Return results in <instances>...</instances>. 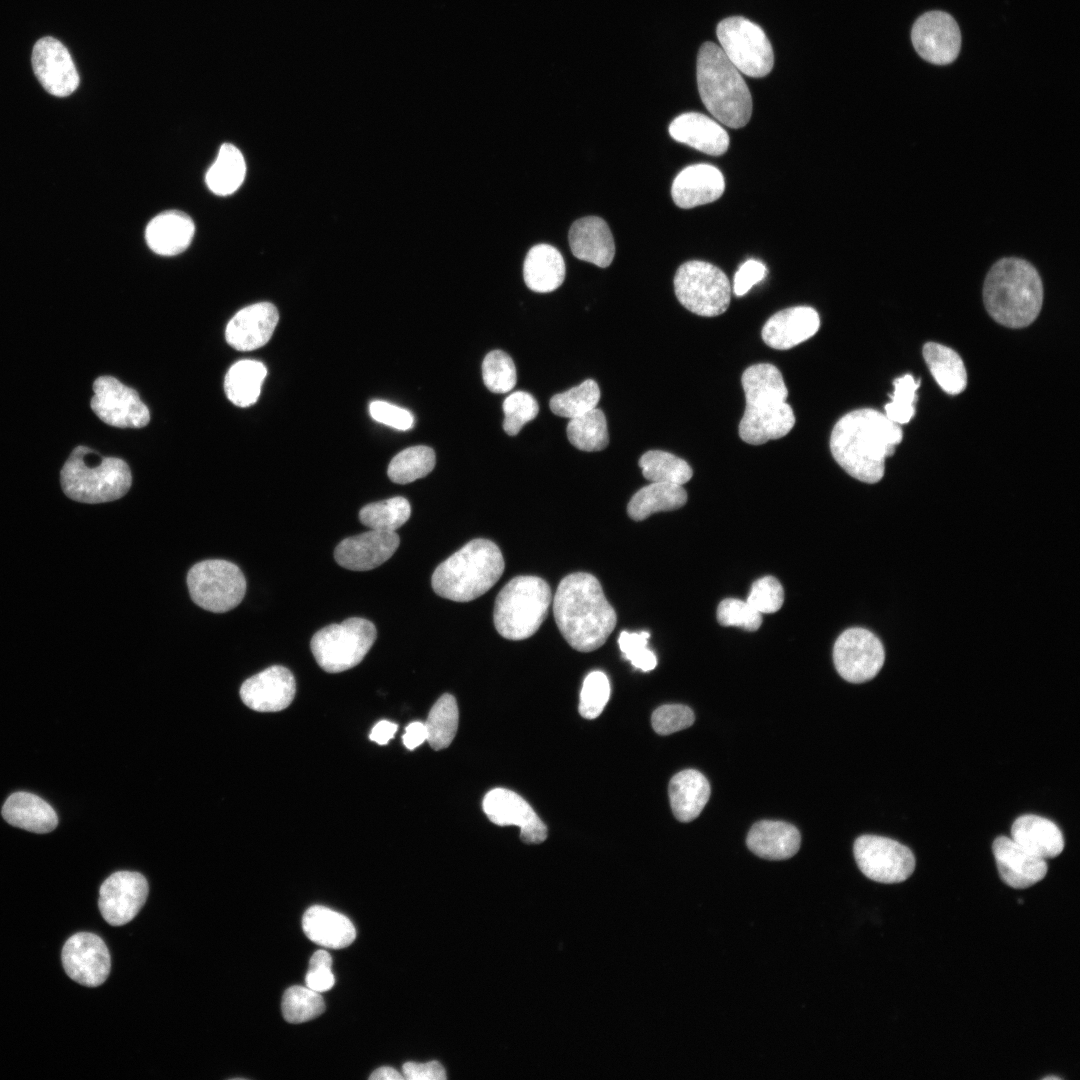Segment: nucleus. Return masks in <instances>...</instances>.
Instances as JSON below:
<instances>
[{
	"instance_id": "dca6fc26",
	"label": "nucleus",
	"mask_w": 1080,
	"mask_h": 1080,
	"mask_svg": "<svg viewBox=\"0 0 1080 1080\" xmlns=\"http://www.w3.org/2000/svg\"><path fill=\"white\" fill-rule=\"evenodd\" d=\"M911 39L920 57L932 64H950L960 52L959 26L951 15L943 11H929L921 15L912 27Z\"/></svg>"
},
{
	"instance_id": "0eeeda50",
	"label": "nucleus",
	"mask_w": 1080,
	"mask_h": 1080,
	"mask_svg": "<svg viewBox=\"0 0 1080 1080\" xmlns=\"http://www.w3.org/2000/svg\"><path fill=\"white\" fill-rule=\"evenodd\" d=\"M60 482L70 499L96 504L123 497L131 487L132 475L124 460L77 446L61 469Z\"/></svg>"
},
{
	"instance_id": "c9c22d12",
	"label": "nucleus",
	"mask_w": 1080,
	"mask_h": 1080,
	"mask_svg": "<svg viewBox=\"0 0 1080 1080\" xmlns=\"http://www.w3.org/2000/svg\"><path fill=\"white\" fill-rule=\"evenodd\" d=\"M923 358L938 385L949 395L963 392L967 372L960 355L953 349L935 342L924 344Z\"/></svg>"
},
{
	"instance_id": "f257e3e1",
	"label": "nucleus",
	"mask_w": 1080,
	"mask_h": 1080,
	"mask_svg": "<svg viewBox=\"0 0 1080 1080\" xmlns=\"http://www.w3.org/2000/svg\"><path fill=\"white\" fill-rule=\"evenodd\" d=\"M899 424L872 408L853 410L841 417L830 436V451L838 465L853 478L873 484L885 471V459L902 441Z\"/></svg>"
},
{
	"instance_id": "2f4dec72",
	"label": "nucleus",
	"mask_w": 1080,
	"mask_h": 1080,
	"mask_svg": "<svg viewBox=\"0 0 1080 1080\" xmlns=\"http://www.w3.org/2000/svg\"><path fill=\"white\" fill-rule=\"evenodd\" d=\"M302 927L311 941L332 949L347 947L356 937V930L346 916L320 905L306 910Z\"/></svg>"
},
{
	"instance_id": "b1692460",
	"label": "nucleus",
	"mask_w": 1080,
	"mask_h": 1080,
	"mask_svg": "<svg viewBox=\"0 0 1080 1080\" xmlns=\"http://www.w3.org/2000/svg\"><path fill=\"white\" fill-rule=\"evenodd\" d=\"M278 320V310L272 303L260 302L247 306L228 322L226 341L238 351L260 348L270 340Z\"/></svg>"
},
{
	"instance_id": "58836bf2",
	"label": "nucleus",
	"mask_w": 1080,
	"mask_h": 1080,
	"mask_svg": "<svg viewBox=\"0 0 1080 1080\" xmlns=\"http://www.w3.org/2000/svg\"><path fill=\"white\" fill-rule=\"evenodd\" d=\"M245 174L246 164L242 153L234 145L225 143L208 169L205 181L214 194L227 196L241 186Z\"/></svg>"
},
{
	"instance_id": "603ef678",
	"label": "nucleus",
	"mask_w": 1080,
	"mask_h": 1080,
	"mask_svg": "<svg viewBox=\"0 0 1080 1080\" xmlns=\"http://www.w3.org/2000/svg\"><path fill=\"white\" fill-rule=\"evenodd\" d=\"M717 620L722 626H736L747 631H756L761 626L762 614L747 601L726 598L718 605Z\"/></svg>"
},
{
	"instance_id": "4be33fe9",
	"label": "nucleus",
	"mask_w": 1080,
	"mask_h": 1080,
	"mask_svg": "<svg viewBox=\"0 0 1080 1080\" xmlns=\"http://www.w3.org/2000/svg\"><path fill=\"white\" fill-rule=\"evenodd\" d=\"M400 543L395 531L371 529L345 538L335 548L334 558L343 568L352 571L372 570L386 562Z\"/></svg>"
},
{
	"instance_id": "f8f14e48",
	"label": "nucleus",
	"mask_w": 1080,
	"mask_h": 1080,
	"mask_svg": "<svg viewBox=\"0 0 1080 1080\" xmlns=\"http://www.w3.org/2000/svg\"><path fill=\"white\" fill-rule=\"evenodd\" d=\"M716 34L721 50L739 72L754 78L770 73L774 53L760 26L744 17H728L718 24Z\"/></svg>"
},
{
	"instance_id": "1a4fd4ad",
	"label": "nucleus",
	"mask_w": 1080,
	"mask_h": 1080,
	"mask_svg": "<svg viewBox=\"0 0 1080 1080\" xmlns=\"http://www.w3.org/2000/svg\"><path fill=\"white\" fill-rule=\"evenodd\" d=\"M376 636L371 621L352 617L317 631L310 642L311 652L324 671L339 673L359 664Z\"/></svg>"
},
{
	"instance_id": "4c0bfd02",
	"label": "nucleus",
	"mask_w": 1080,
	"mask_h": 1080,
	"mask_svg": "<svg viewBox=\"0 0 1080 1080\" xmlns=\"http://www.w3.org/2000/svg\"><path fill=\"white\" fill-rule=\"evenodd\" d=\"M266 374L265 365L259 361L236 362L230 367L224 379V389L228 399L239 407L253 405L260 395Z\"/></svg>"
},
{
	"instance_id": "79ce46f5",
	"label": "nucleus",
	"mask_w": 1080,
	"mask_h": 1080,
	"mask_svg": "<svg viewBox=\"0 0 1080 1080\" xmlns=\"http://www.w3.org/2000/svg\"><path fill=\"white\" fill-rule=\"evenodd\" d=\"M639 466L644 478L651 482L683 485L693 475L692 468L685 460L662 450H649L644 453L639 460Z\"/></svg>"
},
{
	"instance_id": "393cba45",
	"label": "nucleus",
	"mask_w": 1080,
	"mask_h": 1080,
	"mask_svg": "<svg viewBox=\"0 0 1080 1080\" xmlns=\"http://www.w3.org/2000/svg\"><path fill=\"white\" fill-rule=\"evenodd\" d=\"M819 326L820 318L815 309L795 306L772 315L764 324L761 334L769 347L787 350L811 338Z\"/></svg>"
},
{
	"instance_id": "de8ad7c7",
	"label": "nucleus",
	"mask_w": 1080,
	"mask_h": 1080,
	"mask_svg": "<svg viewBox=\"0 0 1080 1080\" xmlns=\"http://www.w3.org/2000/svg\"><path fill=\"white\" fill-rule=\"evenodd\" d=\"M482 377L485 386L493 393L511 391L517 381L512 358L501 350L489 352L482 363Z\"/></svg>"
},
{
	"instance_id": "09e8293b",
	"label": "nucleus",
	"mask_w": 1080,
	"mask_h": 1080,
	"mask_svg": "<svg viewBox=\"0 0 1080 1080\" xmlns=\"http://www.w3.org/2000/svg\"><path fill=\"white\" fill-rule=\"evenodd\" d=\"M894 391L890 394L891 402L884 406L885 415L899 425L908 423L915 415V402L920 380L905 374L893 381Z\"/></svg>"
},
{
	"instance_id": "4468645a",
	"label": "nucleus",
	"mask_w": 1080,
	"mask_h": 1080,
	"mask_svg": "<svg viewBox=\"0 0 1080 1080\" xmlns=\"http://www.w3.org/2000/svg\"><path fill=\"white\" fill-rule=\"evenodd\" d=\"M885 652L880 639L867 629L854 627L837 638L833 661L838 674L851 683L874 678L882 668Z\"/></svg>"
},
{
	"instance_id": "f3484780",
	"label": "nucleus",
	"mask_w": 1080,
	"mask_h": 1080,
	"mask_svg": "<svg viewBox=\"0 0 1080 1080\" xmlns=\"http://www.w3.org/2000/svg\"><path fill=\"white\" fill-rule=\"evenodd\" d=\"M62 964L75 982L96 987L107 979L111 957L104 941L96 934L79 932L67 939L62 948Z\"/></svg>"
},
{
	"instance_id": "13d9d810",
	"label": "nucleus",
	"mask_w": 1080,
	"mask_h": 1080,
	"mask_svg": "<svg viewBox=\"0 0 1080 1080\" xmlns=\"http://www.w3.org/2000/svg\"><path fill=\"white\" fill-rule=\"evenodd\" d=\"M372 418L397 430H408L414 424L412 413L385 401L375 400L369 405Z\"/></svg>"
},
{
	"instance_id": "423d86ee",
	"label": "nucleus",
	"mask_w": 1080,
	"mask_h": 1080,
	"mask_svg": "<svg viewBox=\"0 0 1080 1080\" xmlns=\"http://www.w3.org/2000/svg\"><path fill=\"white\" fill-rule=\"evenodd\" d=\"M697 85L703 104L718 121L730 128L749 122L753 106L747 84L713 42H705L699 49Z\"/></svg>"
},
{
	"instance_id": "c03bdc74",
	"label": "nucleus",
	"mask_w": 1080,
	"mask_h": 1080,
	"mask_svg": "<svg viewBox=\"0 0 1080 1080\" xmlns=\"http://www.w3.org/2000/svg\"><path fill=\"white\" fill-rule=\"evenodd\" d=\"M411 514L409 501L401 496L370 503L359 512L360 522L375 530L396 531Z\"/></svg>"
},
{
	"instance_id": "e2e57ef3",
	"label": "nucleus",
	"mask_w": 1080,
	"mask_h": 1080,
	"mask_svg": "<svg viewBox=\"0 0 1080 1080\" xmlns=\"http://www.w3.org/2000/svg\"><path fill=\"white\" fill-rule=\"evenodd\" d=\"M398 726L390 721L381 720L372 729L369 738L379 745H385L392 739Z\"/></svg>"
},
{
	"instance_id": "2eb2a0df",
	"label": "nucleus",
	"mask_w": 1080,
	"mask_h": 1080,
	"mask_svg": "<svg viewBox=\"0 0 1080 1080\" xmlns=\"http://www.w3.org/2000/svg\"><path fill=\"white\" fill-rule=\"evenodd\" d=\"M90 406L106 424L119 428H142L150 412L138 393L112 376H100L93 383Z\"/></svg>"
},
{
	"instance_id": "4d7b16f0",
	"label": "nucleus",
	"mask_w": 1080,
	"mask_h": 1080,
	"mask_svg": "<svg viewBox=\"0 0 1080 1080\" xmlns=\"http://www.w3.org/2000/svg\"><path fill=\"white\" fill-rule=\"evenodd\" d=\"M331 966L332 958L330 954L324 950L316 951L309 962L305 976L306 986L317 992L331 989L335 982Z\"/></svg>"
},
{
	"instance_id": "e433bc0d",
	"label": "nucleus",
	"mask_w": 1080,
	"mask_h": 1080,
	"mask_svg": "<svg viewBox=\"0 0 1080 1080\" xmlns=\"http://www.w3.org/2000/svg\"><path fill=\"white\" fill-rule=\"evenodd\" d=\"M687 501V493L682 485L651 482L638 490L627 505L629 517L642 521L659 511L676 510Z\"/></svg>"
},
{
	"instance_id": "72a5a7b5",
	"label": "nucleus",
	"mask_w": 1080,
	"mask_h": 1080,
	"mask_svg": "<svg viewBox=\"0 0 1080 1080\" xmlns=\"http://www.w3.org/2000/svg\"><path fill=\"white\" fill-rule=\"evenodd\" d=\"M2 816L12 826L34 833L50 832L58 824L54 809L42 798L28 792L11 794L3 805Z\"/></svg>"
},
{
	"instance_id": "412c9836",
	"label": "nucleus",
	"mask_w": 1080,
	"mask_h": 1080,
	"mask_svg": "<svg viewBox=\"0 0 1080 1080\" xmlns=\"http://www.w3.org/2000/svg\"><path fill=\"white\" fill-rule=\"evenodd\" d=\"M296 682L284 666L274 665L243 682L240 697L243 703L258 712H276L287 708L294 699Z\"/></svg>"
},
{
	"instance_id": "864d4df0",
	"label": "nucleus",
	"mask_w": 1080,
	"mask_h": 1080,
	"mask_svg": "<svg viewBox=\"0 0 1080 1080\" xmlns=\"http://www.w3.org/2000/svg\"><path fill=\"white\" fill-rule=\"evenodd\" d=\"M650 633L647 631L628 632L622 631L618 638V644L625 659L644 672L653 670L657 666V658L653 651L648 648Z\"/></svg>"
},
{
	"instance_id": "cd10ccee",
	"label": "nucleus",
	"mask_w": 1080,
	"mask_h": 1080,
	"mask_svg": "<svg viewBox=\"0 0 1080 1080\" xmlns=\"http://www.w3.org/2000/svg\"><path fill=\"white\" fill-rule=\"evenodd\" d=\"M669 134L677 142L713 156L724 154L729 147V136L725 129L698 112H687L676 117L669 125Z\"/></svg>"
},
{
	"instance_id": "bb28decb",
	"label": "nucleus",
	"mask_w": 1080,
	"mask_h": 1080,
	"mask_svg": "<svg viewBox=\"0 0 1080 1080\" xmlns=\"http://www.w3.org/2000/svg\"><path fill=\"white\" fill-rule=\"evenodd\" d=\"M569 245L573 255L598 267H608L615 255V244L607 223L589 216L575 221L569 230Z\"/></svg>"
},
{
	"instance_id": "c756f323",
	"label": "nucleus",
	"mask_w": 1080,
	"mask_h": 1080,
	"mask_svg": "<svg viewBox=\"0 0 1080 1080\" xmlns=\"http://www.w3.org/2000/svg\"><path fill=\"white\" fill-rule=\"evenodd\" d=\"M194 232V223L186 213L170 210L158 214L148 223L145 238L156 254L173 256L190 245Z\"/></svg>"
},
{
	"instance_id": "6ab92c4d",
	"label": "nucleus",
	"mask_w": 1080,
	"mask_h": 1080,
	"mask_svg": "<svg viewBox=\"0 0 1080 1080\" xmlns=\"http://www.w3.org/2000/svg\"><path fill=\"white\" fill-rule=\"evenodd\" d=\"M32 67L40 84L51 95L66 97L79 85V75L67 48L53 37L39 39L32 51Z\"/></svg>"
},
{
	"instance_id": "680f3d73",
	"label": "nucleus",
	"mask_w": 1080,
	"mask_h": 1080,
	"mask_svg": "<svg viewBox=\"0 0 1080 1080\" xmlns=\"http://www.w3.org/2000/svg\"><path fill=\"white\" fill-rule=\"evenodd\" d=\"M427 739L425 724L419 721L410 723L403 735V744L409 750L420 746Z\"/></svg>"
},
{
	"instance_id": "5701e85b",
	"label": "nucleus",
	"mask_w": 1080,
	"mask_h": 1080,
	"mask_svg": "<svg viewBox=\"0 0 1080 1080\" xmlns=\"http://www.w3.org/2000/svg\"><path fill=\"white\" fill-rule=\"evenodd\" d=\"M992 851L1000 878L1012 888H1028L1041 881L1047 873L1046 860L1030 853L1012 838L996 837Z\"/></svg>"
},
{
	"instance_id": "052dcab7",
	"label": "nucleus",
	"mask_w": 1080,
	"mask_h": 1080,
	"mask_svg": "<svg viewBox=\"0 0 1080 1080\" xmlns=\"http://www.w3.org/2000/svg\"><path fill=\"white\" fill-rule=\"evenodd\" d=\"M404 1079L408 1080H445L446 1072L438 1061L426 1063L406 1062L402 1067Z\"/></svg>"
},
{
	"instance_id": "69168bd1",
	"label": "nucleus",
	"mask_w": 1080,
	"mask_h": 1080,
	"mask_svg": "<svg viewBox=\"0 0 1080 1080\" xmlns=\"http://www.w3.org/2000/svg\"><path fill=\"white\" fill-rule=\"evenodd\" d=\"M1044 1079H1048V1080H1049V1079H1060V1078H1059V1077H1057V1076H1046V1077H1045Z\"/></svg>"
},
{
	"instance_id": "f704fd0d",
	"label": "nucleus",
	"mask_w": 1080,
	"mask_h": 1080,
	"mask_svg": "<svg viewBox=\"0 0 1080 1080\" xmlns=\"http://www.w3.org/2000/svg\"><path fill=\"white\" fill-rule=\"evenodd\" d=\"M565 262L561 253L548 244L533 246L523 265V277L529 289L537 293L556 290L565 278Z\"/></svg>"
},
{
	"instance_id": "c85d7f7f",
	"label": "nucleus",
	"mask_w": 1080,
	"mask_h": 1080,
	"mask_svg": "<svg viewBox=\"0 0 1080 1080\" xmlns=\"http://www.w3.org/2000/svg\"><path fill=\"white\" fill-rule=\"evenodd\" d=\"M746 844L750 851L767 860H784L794 856L801 844L798 829L789 823L774 820L756 822L748 832Z\"/></svg>"
},
{
	"instance_id": "20e7f679",
	"label": "nucleus",
	"mask_w": 1080,
	"mask_h": 1080,
	"mask_svg": "<svg viewBox=\"0 0 1080 1080\" xmlns=\"http://www.w3.org/2000/svg\"><path fill=\"white\" fill-rule=\"evenodd\" d=\"M746 406L739 423L740 438L761 445L787 435L794 427L792 407L786 403L788 390L780 370L769 363L748 367L741 378Z\"/></svg>"
},
{
	"instance_id": "9b49d317",
	"label": "nucleus",
	"mask_w": 1080,
	"mask_h": 1080,
	"mask_svg": "<svg viewBox=\"0 0 1080 1080\" xmlns=\"http://www.w3.org/2000/svg\"><path fill=\"white\" fill-rule=\"evenodd\" d=\"M187 586L195 604L215 612H227L240 604L246 580L240 568L222 559L196 563L187 574Z\"/></svg>"
},
{
	"instance_id": "39448f33",
	"label": "nucleus",
	"mask_w": 1080,
	"mask_h": 1080,
	"mask_svg": "<svg viewBox=\"0 0 1080 1080\" xmlns=\"http://www.w3.org/2000/svg\"><path fill=\"white\" fill-rule=\"evenodd\" d=\"M504 567L501 550L494 542L474 539L437 566L432 588L442 598L469 602L492 588Z\"/></svg>"
},
{
	"instance_id": "a18cd8bd",
	"label": "nucleus",
	"mask_w": 1080,
	"mask_h": 1080,
	"mask_svg": "<svg viewBox=\"0 0 1080 1080\" xmlns=\"http://www.w3.org/2000/svg\"><path fill=\"white\" fill-rule=\"evenodd\" d=\"M600 389L593 379H587L563 393L550 399V409L557 416L575 418L596 408L600 400Z\"/></svg>"
},
{
	"instance_id": "49530a36",
	"label": "nucleus",
	"mask_w": 1080,
	"mask_h": 1080,
	"mask_svg": "<svg viewBox=\"0 0 1080 1080\" xmlns=\"http://www.w3.org/2000/svg\"><path fill=\"white\" fill-rule=\"evenodd\" d=\"M282 1013L289 1023H302L312 1020L325 1011V1003L320 992L309 987L291 986L282 997Z\"/></svg>"
},
{
	"instance_id": "7ed1b4c3",
	"label": "nucleus",
	"mask_w": 1080,
	"mask_h": 1080,
	"mask_svg": "<svg viewBox=\"0 0 1080 1080\" xmlns=\"http://www.w3.org/2000/svg\"><path fill=\"white\" fill-rule=\"evenodd\" d=\"M988 314L1009 328H1024L1038 317L1043 284L1037 269L1019 257H1004L989 269L983 284Z\"/></svg>"
},
{
	"instance_id": "37998d69",
	"label": "nucleus",
	"mask_w": 1080,
	"mask_h": 1080,
	"mask_svg": "<svg viewBox=\"0 0 1080 1080\" xmlns=\"http://www.w3.org/2000/svg\"><path fill=\"white\" fill-rule=\"evenodd\" d=\"M436 462L434 450L427 446H413L398 453L390 462L387 470L389 479L398 484H407L429 474Z\"/></svg>"
},
{
	"instance_id": "5fc2aeb1",
	"label": "nucleus",
	"mask_w": 1080,
	"mask_h": 1080,
	"mask_svg": "<svg viewBox=\"0 0 1080 1080\" xmlns=\"http://www.w3.org/2000/svg\"><path fill=\"white\" fill-rule=\"evenodd\" d=\"M746 601L761 614L775 613L783 605L784 590L775 577L764 576L752 584Z\"/></svg>"
},
{
	"instance_id": "f03ea898",
	"label": "nucleus",
	"mask_w": 1080,
	"mask_h": 1080,
	"mask_svg": "<svg viewBox=\"0 0 1080 1080\" xmlns=\"http://www.w3.org/2000/svg\"><path fill=\"white\" fill-rule=\"evenodd\" d=\"M553 613L566 642L580 652L600 648L617 623L616 612L600 582L585 572L569 574L560 581L553 598Z\"/></svg>"
},
{
	"instance_id": "473e14b6",
	"label": "nucleus",
	"mask_w": 1080,
	"mask_h": 1080,
	"mask_svg": "<svg viewBox=\"0 0 1080 1080\" xmlns=\"http://www.w3.org/2000/svg\"><path fill=\"white\" fill-rule=\"evenodd\" d=\"M707 778L695 769L675 774L669 783V800L677 820L690 822L702 812L710 797Z\"/></svg>"
},
{
	"instance_id": "6e6d98bb",
	"label": "nucleus",
	"mask_w": 1080,
	"mask_h": 1080,
	"mask_svg": "<svg viewBox=\"0 0 1080 1080\" xmlns=\"http://www.w3.org/2000/svg\"><path fill=\"white\" fill-rule=\"evenodd\" d=\"M694 719V713L688 706L666 704L653 712L651 723L656 733L668 735L690 727Z\"/></svg>"
},
{
	"instance_id": "8fccbe9b",
	"label": "nucleus",
	"mask_w": 1080,
	"mask_h": 1080,
	"mask_svg": "<svg viewBox=\"0 0 1080 1080\" xmlns=\"http://www.w3.org/2000/svg\"><path fill=\"white\" fill-rule=\"evenodd\" d=\"M539 411L536 399L528 392L516 391L503 402V429L510 435H517L523 426L533 420Z\"/></svg>"
},
{
	"instance_id": "3c124183",
	"label": "nucleus",
	"mask_w": 1080,
	"mask_h": 1080,
	"mask_svg": "<svg viewBox=\"0 0 1080 1080\" xmlns=\"http://www.w3.org/2000/svg\"><path fill=\"white\" fill-rule=\"evenodd\" d=\"M610 697L608 677L601 671L590 672L582 686L579 713L586 719H595L603 711Z\"/></svg>"
},
{
	"instance_id": "a878e982",
	"label": "nucleus",
	"mask_w": 1080,
	"mask_h": 1080,
	"mask_svg": "<svg viewBox=\"0 0 1080 1080\" xmlns=\"http://www.w3.org/2000/svg\"><path fill=\"white\" fill-rule=\"evenodd\" d=\"M724 189L720 170L710 164H694L675 177L671 195L678 207L688 209L714 202L722 196Z\"/></svg>"
},
{
	"instance_id": "6e6552de",
	"label": "nucleus",
	"mask_w": 1080,
	"mask_h": 1080,
	"mask_svg": "<svg viewBox=\"0 0 1080 1080\" xmlns=\"http://www.w3.org/2000/svg\"><path fill=\"white\" fill-rule=\"evenodd\" d=\"M551 601V589L542 578L511 579L495 599L493 620L497 632L514 641L531 637L545 620Z\"/></svg>"
},
{
	"instance_id": "a19ab883",
	"label": "nucleus",
	"mask_w": 1080,
	"mask_h": 1080,
	"mask_svg": "<svg viewBox=\"0 0 1080 1080\" xmlns=\"http://www.w3.org/2000/svg\"><path fill=\"white\" fill-rule=\"evenodd\" d=\"M459 712L455 698L443 694L432 706L425 724L431 748L441 750L453 741L458 728Z\"/></svg>"
},
{
	"instance_id": "a211bd4d",
	"label": "nucleus",
	"mask_w": 1080,
	"mask_h": 1080,
	"mask_svg": "<svg viewBox=\"0 0 1080 1080\" xmlns=\"http://www.w3.org/2000/svg\"><path fill=\"white\" fill-rule=\"evenodd\" d=\"M148 891L146 878L138 872L111 874L99 889L98 907L102 917L112 926L130 922L144 905Z\"/></svg>"
},
{
	"instance_id": "0e129e2a",
	"label": "nucleus",
	"mask_w": 1080,
	"mask_h": 1080,
	"mask_svg": "<svg viewBox=\"0 0 1080 1080\" xmlns=\"http://www.w3.org/2000/svg\"><path fill=\"white\" fill-rule=\"evenodd\" d=\"M372 1080H402L403 1075L392 1067L383 1066L376 1069L369 1077Z\"/></svg>"
},
{
	"instance_id": "ea45409f",
	"label": "nucleus",
	"mask_w": 1080,
	"mask_h": 1080,
	"mask_svg": "<svg viewBox=\"0 0 1080 1080\" xmlns=\"http://www.w3.org/2000/svg\"><path fill=\"white\" fill-rule=\"evenodd\" d=\"M566 431L570 443L582 451H601L609 443L606 417L598 408L570 419Z\"/></svg>"
},
{
	"instance_id": "ddd939ff",
	"label": "nucleus",
	"mask_w": 1080,
	"mask_h": 1080,
	"mask_svg": "<svg viewBox=\"0 0 1080 1080\" xmlns=\"http://www.w3.org/2000/svg\"><path fill=\"white\" fill-rule=\"evenodd\" d=\"M854 857L860 871L869 879L885 883H900L915 869L912 851L891 838L862 835L854 842Z\"/></svg>"
},
{
	"instance_id": "bf43d9fd",
	"label": "nucleus",
	"mask_w": 1080,
	"mask_h": 1080,
	"mask_svg": "<svg viewBox=\"0 0 1080 1080\" xmlns=\"http://www.w3.org/2000/svg\"><path fill=\"white\" fill-rule=\"evenodd\" d=\"M766 273L767 269L760 261L750 259L744 262L734 276L735 295H745L755 284L763 280Z\"/></svg>"
},
{
	"instance_id": "7c9ffc66",
	"label": "nucleus",
	"mask_w": 1080,
	"mask_h": 1080,
	"mask_svg": "<svg viewBox=\"0 0 1080 1080\" xmlns=\"http://www.w3.org/2000/svg\"><path fill=\"white\" fill-rule=\"evenodd\" d=\"M1011 838L1045 860L1058 856L1065 845L1063 834L1053 821L1032 814L1022 815L1013 822Z\"/></svg>"
},
{
	"instance_id": "aec40b11",
	"label": "nucleus",
	"mask_w": 1080,
	"mask_h": 1080,
	"mask_svg": "<svg viewBox=\"0 0 1080 1080\" xmlns=\"http://www.w3.org/2000/svg\"><path fill=\"white\" fill-rule=\"evenodd\" d=\"M483 810L491 822L499 826L515 825L527 844H539L547 838V827L533 808L517 793L495 788L483 799Z\"/></svg>"
},
{
	"instance_id": "9d476101",
	"label": "nucleus",
	"mask_w": 1080,
	"mask_h": 1080,
	"mask_svg": "<svg viewBox=\"0 0 1080 1080\" xmlns=\"http://www.w3.org/2000/svg\"><path fill=\"white\" fill-rule=\"evenodd\" d=\"M674 290L678 301L696 315L714 317L729 307L730 282L721 269L708 262L682 264L674 276Z\"/></svg>"
}]
</instances>
